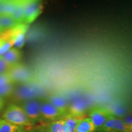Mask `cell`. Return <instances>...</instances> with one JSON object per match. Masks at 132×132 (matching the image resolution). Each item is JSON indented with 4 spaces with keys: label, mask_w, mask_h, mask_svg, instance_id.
Masks as SVG:
<instances>
[{
    "label": "cell",
    "mask_w": 132,
    "mask_h": 132,
    "mask_svg": "<svg viewBox=\"0 0 132 132\" xmlns=\"http://www.w3.org/2000/svg\"><path fill=\"white\" fill-rule=\"evenodd\" d=\"M1 118L14 125L28 128L34 125L26 116L22 108L15 104H11L7 106Z\"/></svg>",
    "instance_id": "1"
},
{
    "label": "cell",
    "mask_w": 132,
    "mask_h": 132,
    "mask_svg": "<svg viewBox=\"0 0 132 132\" xmlns=\"http://www.w3.org/2000/svg\"><path fill=\"white\" fill-rule=\"evenodd\" d=\"M28 28V24H19L14 28L1 32L0 34V39L12 40L16 48H21L24 44L25 33L27 31Z\"/></svg>",
    "instance_id": "2"
},
{
    "label": "cell",
    "mask_w": 132,
    "mask_h": 132,
    "mask_svg": "<svg viewBox=\"0 0 132 132\" xmlns=\"http://www.w3.org/2000/svg\"><path fill=\"white\" fill-rule=\"evenodd\" d=\"M41 104L40 100L34 98L25 100L21 105L26 116L34 125L37 123L42 124Z\"/></svg>",
    "instance_id": "3"
},
{
    "label": "cell",
    "mask_w": 132,
    "mask_h": 132,
    "mask_svg": "<svg viewBox=\"0 0 132 132\" xmlns=\"http://www.w3.org/2000/svg\"><path fill=\"white\" fill-rule=\"evenodd\" d=\"M113 116L109 109L103 106H95L89 110L88 118L93 123L95 131H98Z\"/></svg>",
    "instance_id": "4"
},
{
    "label": "cell",
    "mask_w": 132,
    "mask_h": 132,
    "mask_svg": "<svg viewBox=\"0 0 132 132\" xmlns=\"http://www.w3.org/2000/svg\"><path fill=\"white\" fill-rule=\"evenodd\" d=\"M23 9L26 24L32 23L42 12L43 5L39 1H24Z\"/></svg>",
    "instance_id": "5"
},
{
    "label": "cell",
    "mask_w": 132,
    "mask_h": 132,
    "mask_svg": "<svg viewBox=\"0 0 132 132\" xmlns=\"http://www.w3.org/2000/svg\"><path fill=\"white\" fill-rule=\"evenodd\" d=\"M41 117L42 124L62 119L64 115L48 101L42 102L41 104Z\"/></svg>",
    "instance_id": "6"
},
{
    "label": "cell",
    "mask_w": 132,
    "mask_h": 132,
    "mask_svg": "<svg viewBox=\"0 0 132 132\" xmlns=\"http://www.w3.org/2000/svg\"><path fill=\"white\" fill-rule=\"evenodd\" d=\"M101 132H132V128L121 119L112 116L98 130Z\"/></svg>",
    "instance_id": "7"
},
{
    "label": "cell",
    "mask_w": 132,
    "mask_h": 132,
    "mask_svg": "<svg viewBox=\"0 0 132 132\" xmlns=\"http://www.w3.org/2000/svg\"><path fill=\"white\" fill-rule=\"evenodd\" d=\"M14 83H26L32 80V75L27 68L22 65L14 66L8 72Z\"/></svg>",
    "instance_id": "8"
},
{
    "label": "cell",
    "mask_w": 132,
    "mask_h": 132,
    "mask_svg": "<svg viewBox=\"0 0 132 132\" xmlns=\"http://www.w3.org/2000/svg\"><path fill=\"white\" fill-rule=\"evenodd\" d=\"M87 106L85 102L82 100L78 99L74 100L70 104L67 115L80 119L85 118L86 112L87 111Z\"/></svg>",
    "instance_id": "9"
},
{
    "label": "cell",
    "mask_w": 132,
    "mask_h": 132,
    "mask_svg": "<svg viewBox=\"0 0 132 132\" xmlns=\"http://www.w3.org/2000/svg\"><path fill=\"white\" fill-rule=\"evenodd\" d=\"M48 101L50 102L57 110L61 112L64 115V116L67 115L70 104L64 97L61 96V95H54L50 97Z\"/></svg>",
    "instance_id": "10"
},
{
    "label": "cell",
    "mask_w": 132,
    "mask_h": 132,
    "mask_svg": "<svg viewBox=\"0 0 132 132\" xmlns=\"http://www.w3.org/2000/svg\"><path fill=\"white\" fill-rule=\"evenodd\" d=\"M21 56V52L19 49L16 48H12L1 57L6 61L7 63L14 67L19 64Z\"/></svg>",
    "instance_id": "11"
},
{
    "label": "cell",
    "mask_w": 132,
    "mask_h": 132,
    "mask_svg": "<svg viewBox=\"0 0 132 132\" xmlns=\"http://www.w3.org/2000/svg\"><path fill=\"white\" fill-rule=\"evenodd\" d=\"M24 1H16L15 6L11 16L19 24H25L23 9Z\"/></svg>",
    "instance_id": "12"
},
{
    "label": "cell",
    "mask_w": 132,
    "mask_h": 132,
    "mask_svg": "<svg viewBox=\"0 0 132 132\" xmlns=\"http://www.w3.org/2000/svg\"><path fill=\"white\" fill-rule=\"evenodd\" d=\"M95 127L88 117L79 119L75 132H94Z\"/></svg>",
    "instance_id": "13"
},
{
    "label": "cell",
    "mask_w": 132,
    "mask_h": 132,
    "mask_svg": "<svg viewBox=\"0 0 132 132\" xmlns=\"http://www.w3.org/2000/svg\"><path fill=\"white\" fill-rule=\"evenodd\" d=\"M18 90L16 96L20 97L21 98H29L34 99L33 97L37 96L36 95L39 94V89L35 87H24L22 89H20V91Z\"/></svg>",
    "instance_id": "14"
},
{
    "label": "cell",
    "mask_w": 132,
    "mask_h": 132,
    "mask_svg": "<svg viewBox=\"0 0 132 132\" xmlns=\"http://www.w3.org/2000/svg\"><path fill=\"white\" fill-rule=\"evenodd\" d=\"M26 127L18 126L0 118V132H21Z\"/></svg>",
    "instance_id": "15"
},
{
    "label": "cell",
    "mask_w": 132,
    "mask_h": 132,
    "mask_svg": "<svg viewBox=\"0 0 132 132\" xmlns=\"http://www.w3.org/2000/svg\"><path fill=\"white\" fill-rule=\"evenodd\" d=\"M0 23H1L3 32L14 28L19 24L12 16L8 15H0Z\"/></svg>",
    "instance_id": "16"
},
{
    "label": "cell",
    "mask_w": 132,
    "mask_h": 132,
    "mask_svg": "<svg viewBox=\"0 0 132 132\" xmlns=\"http://www.w3.org/2000/svg\"><path fill=\"white\" fill-rule=\"evenodd\" d=\"M64 119H65V123H64V132H75L79 119L67 115L64 117Z\"/></svg>",
    "instance_id": "17"
},
{
    "label": "cell",
    "mask_w": 132,
    "mask_h": 132,
    "mask_svg": "<svg viewBox=\"0 0 132 132\" xmlns=\"http://www.w3.org/2000/svg\"><path fill=\"white\" fill-rule=\"evenodd\" d=\"M65 119L64 118L55 121L46 123L47 128L50 132H64Z\"/></svg>",
    "instance_id": "18"
},
{
    "label": "cell",
    "mask_w": 132,
    "mask_h": 132,
    "mask_svg": "<svg viewBox=\"0 0 132 132\" xmlns=\"http://www.w3.org/2000/svg\"><path fill=\"white\" fill-rule=\"evenodd\" d=\"M14 83H9L0 86V95L4 97L9 96L14 91Z\"/></svg>",
    "instance_id": "19"
},
{
    "label": "cell",
    "mask_w": 132,
    "mask_h": 132,
    "mask_svg": "<svg viewBox=\"0 0 132 132\" xmlns=\"http://www.w3.org/2000/svg\"><path fill=\"white\" fill-rule=\"evenodd\" d=\"M12 67V66L9 65L2 57L0 56V74L8 73Z\"/></svg>",
    "instance_id": "20"
},
{
    "label": "cell",
    "mask_w": 132,
    "mask_h": 132,
    "mask_svg": "<svg viewBox=\"0 0 132 132\" xmlns=\"http://www.w3.org/2000/svg\"><path fill=\"white\" fill-rule=\"evenodd\" d=\"M28 132H50L47 128V125L40 124L37 125L36 127H32L28 128Z\"/></svg>",
    "instance_id": "21"
},
{
    "label": "cell",
    "mask_w": 132,
    "mask_h": 132,
    "mask_svg": "<svg viewBox=\"0 0 132 132\" xmlns=\"http://www.w3.org/2000/svg\"><path fill=\"white\" fill-rule=\"evenodd\" d=\"M9 83H14V82L8 73L0 74V86Z\"/></svg>",
    "instance_id": "22"
},
{
    "label": "cell",
    "mask_w": 132,
    "mask_h": 132,
    "mask_svg": "<svg viewBox=\"0 0 132 132\" xmlns=\"http://www.w3.org/2000/svg\"><path fill=\"white\" fill-rule=\"evenodd\" d=\"M4 106V98L0 95V113L3 111Z\"/></svg>",
    "instance_id": "23"
},
{
    "label": "cell",
    "mask_w": 132,
    "mask_h": 132,
    "mask_svg": "<svg viewBox=\"0 0 132 132\" xmlns=\"http://www.w3.org/2000/svg\"><path fill=\"white\" fill-rule=\"evenodd\" d=\"M4 43V40H3V39H0V47H1V45H3V44Z\"/></svg>",
    "instance_id": "24"
},
{
    "label": "cell",
    "mask_w": 132,
    "mask_h": 132,
    "mask_svg": "<svg viewBox=\"0 0 132 132\" xmlns=\"http://www.w3.org/2000/svg\"><path fill=\"white\" fill-rule=\"evenodd\" d=\"M21 132H28V128H26L25 129H24V130H23V131Z\"/></svg>",
    "instance_id": "25"
}]
</instances>
